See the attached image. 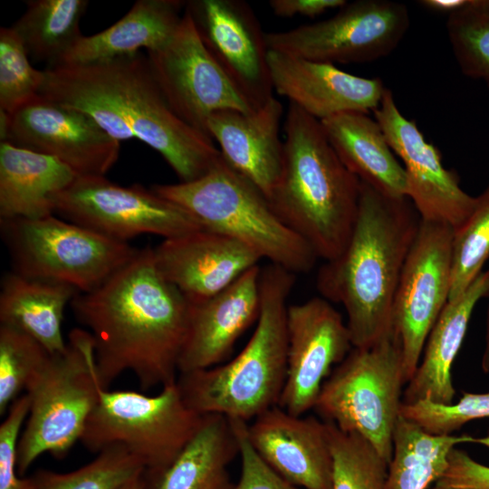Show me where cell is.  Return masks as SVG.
<instances>
[{"label":"cell","mask_w":489,"mask_h":489,"mask_svg":"<svg viewBox=\"0 0 489 489\" xmlns=\"http://www.w3.org/2000/svg\"><path fill=\"white\" fill-rule=\"evenodd\" d=\"M230 420L237 436L241 460L240 478L232 489H302L281 477L260 457L248 440L246 422Z\"/></svg>","instance_id":"40"},{"label":"cell","mask_w":489,"mask_h":489,"mask_svg":"<svg viewBox=\"0 0 489 489\" xmlns=\"http://www.w3.org/2000/svg\"><path fill=\"white\" fill-rule=\"evenodd\" d=\"M203 417L186 404L177 382L154 396L101 388L80 441L93 453L122 446L145 470H158L191 440Z\"/></svg>","instance_id":"10"},{"label":"cell","mask_w":489,"mask_h":489,"mask_svg":"<svg viewBox=\"0 0 489 489\" xmlns=\"http://www.w3.org/2000/svg\"><path fill=\"white\" fill-rule=\"evenodd\" d=\"M287 372L278 407L303 416L323 383L353 348L341 314L322 297L288 306Z\"/></svg>","instance_id":"16"},{"label":"cell","mask_w":489,"mask_h":489,"mask_svg":"<svg viewBox=\"0 0 489 489\" xmlns=\"http://www.w3.org/2000/svg\"><path fill=\"white\" fill-rule=\"evenodd\" d=\"M271 80L279 95L321 120L348 112L378 109L386 87L379 78H365L332 63L270 51Z\"/></svg>","instance_id":"21"},{"label":"cell","mask_w":489,"mask_h":489,"mask_svg":"<svg viewBox=\"0 0 489 489\" xmlns=\"http://www.w3.org/2000/svg\"><path fill=\"white\" fill-rule=\"evenodd\" d=\"M374 116L404 164L408 198L420 218L444 222L454 229L462 225L473 211L476 197L460 187L455 171L444 167L438 149L425 139L414 120L403 116L389 89L386 88Z\"/></svg>","instance_id":"17"},{"label":"cell","mask_w":489,"mask_h":489,"mask_svg":"<svg viewBox=\"0 0 489 489\" xmlns=\"http://www.w3.org/2000/svg\"><path fill=\"white\" fill-rule=\"evenodd\" d=\"M151 189L187 211L203 229L232 238L294 274L308 273L318 259L278 216L264 194L222 155L193 181L157 184Z\"/></svg>","instance_id":"6"},{"label":"cell","mask_w":489,"mask_h":489,"mask_svg":"<svg viewBox=\"0 0 489 489\" xmlns=\"http://www.w3.org/2000/svg\"><path fill=\"white\" fill-rule=\"evenodd\" d=\"M347 3L345 0H271L269 6L274 14L281 17H315L328 10L340 9Z\"/></svg>","instance_id":"42"},{"label":"cell","mask_w":489,"mask_h":489,"mask_svg":"<svg viewBox=\"0 0 489 489\" xmlns=\"http://www.w3.org/2000/svg\"><path fill=\"white\" fill-rule=\"evenodd\" d=\"M261 271L259 264L255 265L214 296L191 303L179 374L219 365L240 336L257 321Z\"/></svg>","instance_id":"22"},{"label":"cell","mask_w":489,"mask_h":489,"mask_svg":"<svg viewBox=\"0 0 489 489\" xmlns=\"http://www.w3.org/2000/svg\"><path fill=\"white\" fill-rule=\"evenodd\" d=\"M88 5L87 0H30L11 27L29 58L52 68L82 36L80 21Z\"/></svg>","instance_id":"31"},{"label":"cell","mask_w":489,"mask_h":489,"mask_svg":"<svg viewBox=\"0 0 489 489\" xmlns=\"http://www.w3.org/2000/svg\"><path fill=\"white\" fill-rule=\"evenodd\" d=\"M237 455L230 419L204 415L194 436L168 465L144 471V489H232L228 467Z\"/></svg>","instance_id":"26"},{"label":"cell","mask_w":489,"mask_h":489,"mask_svg":"<svg viewBox=\"0 0 489 489\" xmlns=\"http://www.w3.org/2000/svg\"><path fill=\"white\" fill-rule=\"evenodd\" d=\"M78 293L72 286L12 271L1 282L0 324L31 336L51 354L62 353L64 310Z\"/></svg>","instance_id":"29"},{"label":"cell","mask_w":489,"mask_h":489,"mask_svg":"<svg viewBox=\"0 0 489 489\" xmlns=\"http://www.w3.org/2000/svg\"><path fill=\"white\" fill-rule=\"evenodd\" d=\"M39 94L91 117L109 135L138 139L158 151L179 178L205 175L221 156L214 141L171 109L137 53L91 65L44 68Z\"/></svg>","instance_id":"2"},{"label":"cell","mask_w":489,"mask_h":489,"mask_svg":"<svg viewBox=\"0 0 489 489\" xmlns=\"http://www.w3.org/2000/svg\"><path fill=\"white\" fill-rule=\"evenodd\" d=\"M143 473L128 481L120 489H144Z\"/></svg>","instance_id":"45"},{"label":"cell","mask_w":489,"mask_h":489,"mask_svg":"<svg viewBox=\"0 0 489 489\" xmlns=\"http://www.w3.org/2000/svg\"><path fill=\"white\" fill-rule=\"evenodd\" d=\"M51 353L37 340L14 328L0 324V414L43 367Z\"/></svg>","instance_id":"36"},{"label":"cell","mask_w":489,"mask_h":489,"mask_svg":"<svg viewBox=\"0 0 489 489\" xmlns=\"http://www.w3.org/2000/svg\"><path fill=\"white\" fill-rule=\"evenodd\" d=\"M101 388L92 338L73 329L65 351L51 354L26 388L30 409L18 443L20 475L45 453L56 458L69 453L81 440Z\"/></svg>","instance_id":"7"},{"label":"cell","mask_w":489,"mask_h":489,"mask_svg":"<svg viewBox=\"0 0 489 489\" xmlns=\"http://www.w3.org/2000/svg\"><path fill=\"white\" fill-rule=\"evenodd\" d=\"M429 489H489V466L455 446L444 472Z\"/></svg>","instance_id":"41"},{"label":"cell","mask_w":489,"mask_h":489,"mask_svg":"<svg viewBox=\"0 0 489 489\" xmlns=\"http://www.w3.org/2000/svg\"><path fill=\"white\" fill-rule=\"evenodd\" d=\"M144 471L139 458L122 446H112L74 471L59 474L39 470L34 475L38 489H120Z\"/></svg>","instance_id":"33"},{"label":"cell","mask_w":489,"mask_h":489,"mask_svg":"<svg viewBox=\"0 0 489 489\" xmlns=\"http://www.w3.org/2000/svg\"><path fill=\"white\" fill-rule=\"evenodd\" d=\"M44 71L33 67L19 36L0 28V111L11 114L39 94Z\"/></svg>","instance_id":"37"},{"label":"cell","mask_w":489,"mask_h":489,"mask_svg":"<svg viewBox=\"0 0 489 489\" xmlns=\"http://www.w3.org/2000/svg\"><path fill=\"white\" fill-rule=\"evenodd\" d=\"M462 443L489 448V436H435L400 416L384 489H429L444 472L451 449Z\"/></svg>","instance_id":"30"},{"label":"cell","mask_w":489,"mask_h":489,"mask_svg":"<svg viewBox=\"0 0 489 489\" xmlns=\"http://www.w3.org/2000/svg\"><path fill=\"white\" fill-rule=\"evenodd\" d=\"M282 103L273 97L251 112L223 110L207 120V135L219 146L225 162L268 198L281 175L283 141Z\"/></svg>","instance_id":"23"},{"label":"cell","mask_w":489,"mask_h":489,"mask_svg":"<svg viewBox=\"0 0 489 489\" xmlns=\"http://www.w3.org/2000/svg\"><path fill=\"white\" fill-rule=\"evenodd\" d=\"M406 384L401 348L390 333L371 347L352 348L323 383L313 409L367 439L389 465Z\"/></svg>","instance_id":"8"},{"label":"cell","mask_w":489,"mask_h":489,"mask_svg":"<svg viewBox=\"0 0 489 489\" xmlns=\"http://www.w3.org/2000/svg\"><path fill=\"white\" fill-rule=\"evenodd\" d=\"M210 54L254 109L273 97L265 34L241 0L186 1Z\"/></svg>","instance_id":"18"},{"label":"cell","mask_w":489,"mask_h":489,"mask_svg":"<svg viewBox=\"0 0 489 489\" xmlns=\"http://www.w3.org/2000/svg\"><path fill=\"white\" fill-rule=\"evenodd\" d=\"M54 214L110 239L128 243L149 234L174 238L203 229L180 206L140 184L120 186L105 176H81L53 197Z\"/></svg>","instance_id":"11"},{"label":"cell","mask_w":489,"mask_h":489,"mask_svg":"<svg viewBox=\"0 0 489 489\" xmlns=\"http://www.w3.org/2000/svg\"><path fill=\"white\" fill-rule=\"evenodd\" d=\"M486 297H489V269L483 271L460 295L447 301L427 336L417 369L406 384L402 404L420 400L454 403L452 365L475 306Z\"/></svg>","instance_id":"24"},{"label":"cell","mask_w":489,"mask_h":489,"mask_svg":"<svg viewBox=\"0 0 489 489\" xmlns=\"http://www.w3.org/2000/svg\"><path fill=\"white\" fill-rule=\"evenodd\" d=\"M281 175L268 200L318 258L339 256L351 235L360 180L342 163L321 121L289 103Z\"/></svg>","instance_id":"4"},{"label":"cell","mask_w":489,"mask_h":489,"mask_svg":"<svg viewBox=\"0 0 489 489\" xmlns=\"http://www.w3.org/2000/svg\"><path fill=\"white\" fill-rule=\"evenodd\" d=\"M248 440L281 477L302 489H332L326 422L274 406L246 425Z\"/></svg>","instance_id":"19"},{"label":"cell","mask_w":489,"mask_h":489,"mask_svg":"<svg viewBox=\"0 0 489 489\" xmlns=\"http://www.w3.org/2000/svg\"><path fill=\"white\" fill-rule=\"evenodd\" d=\"M326 424L332 455V489H384L388 463L377 449L361 436Z\"/></svg>","instance_id":"32"},{"label":"cell","mask_w":489,"mask_h":489,"mask_svg":"<svg viewBox=\"0 0 489 489\" xmlns=\"http://www.w3.org/2000/svg\"><path fill=\"white\" fill-rule=\"evenodd\" d=\"M446 26L461 72L489 87L488 0H471L467 6L448 15Z\"/></svg>","instance_id":"35"},{"label":"cell","mask_w":489,"mask_h":489,"mask_svg":"<svg viewBox=\"0 0 489 489\" xmlns=\"http://www.w3.org/2000/svg\"><path fill=\"white\" fill-rule=\"evenodd\" d=\"M0 116L1 141L55 158L78 177L105 176L119 158L120 142L91 117L43 95Z\"/></svg>","instance_id":"15"},{"label":"cell","mask_w":489,"mask_h":489,"mask_svg":"<svg viewBox=\"0 0 489 489\" xmlns=\"http://www.w3.org/2000/svg\"><path fill=\"white\" fill-rule=\"evenodd\" d=\"M78 176L55 158L0 142V219L55 215L53 197Z\"/></svg>","instance_id":"27"},{"label":"cell","mask_w":489,"mask_h":489,"mask_svg":"<svg viewBox=\"0 0 489 489\" xmlns=\"http://www.w3.org/2000/svg\"><path fill=\"white\" fill-rule=\"evenodd\" d=\"M419 223L408 197H388L360 181L350 240L316 277L321 297L344 307L353 348L371 347L391 333L393 301Z\"/></svg>","instance_id":"3"},{"label":"cell","mask_w":489,"mask_h":489,"mask_svg":"<svg viewBox=\"0 0 489 489\" xmlns=\"http://www.w3.org/2000/svg\"><path fill=\"white\" fill-rule=\"evenodd\" d=\"M294 275L273 264L262 268L260 313L244 349L226 363L178 374L191 409L249 423L278 405L286 379L287 300Z\"/></svg>","instance_id":"5"},{"label":"cell","mask_w":489,"mask_h":489,"mask_svg":"<svg viewBox=\"0 0 489 489\" xmlns=\"http://www.w3.org/2000/svg\"><path fill=\"white\" fill-rule=\"evenodd\" d=\"M147 58L174 112L206 136V122L214 112L256 110L210 54L186 10L170 39L160 48L147 52Z\"/></svg>","instance_id":"14"},{"label":"cell","mask_w":489,"mask_h":489,"mask_svg":"<svg viewBox=\"0 0 489 489\" xmlns=\"http://www.w3.org/2000/svg\"><path fill=\"white\" fill-rule=\"evenodd\" d=\"M71 303L92 338L103 389L126 371L143 390L177 382L191 303L159 273L153 248L139 249L103 284Z\"/></svg>","instance_id":"1"},{"label":"cell","mask_w":489,"mask_h":489,"mask_svg":"<svg viewBox=\"0 0 489 489\" xmlns=\"http://www.w3.org/2000/svg\"><path fill=\"white\" fill-rule=\"evenodd\" d=\"M470 1L471 0H423L418 3L426 9L450 15L467 6Z\"/></svg>","instance_id":"43"},{"label":"cell","mask_w":489,"mask_h":489,"mask_svg":"<svg viewBox=\"0 0 489 489\" xmlns=\"http://www.w3.org/2000/svg\"><path fill=\"white\" fill-rule=\"evenodd\" d=\"M406 5L389 0L347 3L333 16L265 34L270 51L334 64L369 62L390 54L409 28Z\"/></svg>","instance_id":"12"},{"label":"cell","mask_w":489,"mask_h":489,"mask_svg":"<svg viewBox=\"0 0 489 489\" xmlns=\"http://www.w3.org/2000/svg\"><path fill=\"white\" fill-rule=\"evenodd\" d=\"M186 1L138 0L120 20L93 35H82L56 65H91L164 45L177 28ZM55 67V66H54Z\"/></svg>","instance_id":"25"},{"label":"cell","mask_w":489,"mask_h":489,"mask_svg":"<svg viewBox=\"0 0 489 489\" xmlns=\"http://www.w3.org/2000/svg\"><path fill=\"white\" fill-rule=\"evenodd\" d=\"M0 221L14 272L80 293L99 288L139 251L55 215Z\"/></svg>","instance_id":"9"},{"label":"cell","mask_w":489,"mask_h":489,"mask_svg":"<svg viewBox=\"0 0 489 489\" xmlns=\"http://www.w3.org/2000/svg\"><path fill=\"white\" fill-rule=\"evenodd\" d=\"M489 258V185L476 197L469 216L453 229L451 286L448 300L465 292Z\"/></svg>","instance_id":"34"},{"label":"cell","mask_w":489,"mask_h":489,"mask_svg":"<svg viewBox=\"0 0 489 489\" xmlns=\"http://www.w3.org/2000/svg\"><path fill=\"white\" fill-rule=\"evenodd\" d=\"M153 258L159 273L192 304L221 292L262 260L244 244L206 229L163 239Z\"/></svg>","instance_id":"20"},{"label":"cell","mask_w":489,"mask_h":489,"mask_svg":"<svg viewBox=\"0 0 489 489\" xmlns=\"http://www.w3.org/2000/svg\"><path fill=\"white\" fill-rule=\"evenodd\" d=\"M400 416L435 436H449L467 422L489 417V392H464L456 403L420 400L402 404Z\"/></svg>","instance_id":"38"},{"label":"cell","mask_w":489,"mask_h":489,"mask_svg":"<svg viewBox=\"0 0 489 489\" xmlns=\"http://www.w3.org/2000/svg\"><path fill=\"white\" fill-rule=\"evenodd\" d=\"M453 229L446 223L420 218L400 274L392 306L391 333L401 348L407 383L449 298Z\"/></svg>","instance_id":"13"},{"label":"cell","mask_w":489,"mask_h":489,"mask_svg":"<svg viewBox=\"0 0 489 489\" xmlns=\"http://www.w3.org/2000/svg\"><path fill=\"white\" fill-rule=\"evenodd\" d=\"M488 5H489V0H488Z\"/></svg>","instance_id":"46"},{"label":"cell","mask_w":489,"mask_h":489,"mask_svg":"<svg viewBox=\"0 0 489 489\" xmlns=\"http://www.w3.org/2000/svg\"><path fill=\"white\" fill-rule=\"evenodd\" d=\"M29 409L30 398L25 393L11 404L0 425V489H38L35 475L21 477L17 471L18 443Z\"/></svg>","instance_id":"39"},{"label":"cell","mask_w":489,"mask_h":489,"mask_svg":"<svg viewBox=\"0 0 489 489\" xmlns=\"http://www.w3.org/2000/svg\"><path fill=\"white\" fill-rule=\"evenodd\" d=\"M481 368L484 373L489 374V305L486 316L484 347L481 359Z\"/></svg>","instance_id":"44"},{"label":"cell","mask_w":489,"mask_h":489,"mask_svg":"<svg viewBox=\"0 0 489 489\" xmlns=\"http://www.w3.org/2000/svg\"><path fill=\"white\" fill-rule=\"evenodd\" d=\"M321 123L342 163L360 181L388 197H408L404 167L376 120L367 113L348 112Z\"/></svg>","instance_id":"28"}]
</instances>
